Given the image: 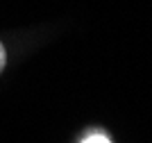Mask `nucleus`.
Instances as JSON below:
<instances>
[{
    "mask_svg": "<svg viewBox=\"0 0 152 143\" xmlns=\"http://www.w3.org/2000/svg\"><path fill=\"white\" fill-rule=\"evenodd\" d=\"M5 64H7V52H5V45L0 43V70L5 68Z\"/></svg>",
    "mask_w": 152,
    "mask_h": 143,
    "instance_id": "obj_2",
    "label": "nucleus"
},
{
    "mask_svg": "<svg viewBox=\"0 0 152 143\" xmlns=\"http://www.w3.org/2000/svg\"><path fill=\"white\" fill-rule=\"evenodd\" d=\"M80 143H111V139L104 136V134H100V132H93V134H89V136H84Z\"/></svg>",
    "mask_w": 152,
    "mask_h": 143,
    "instance_id": "obj_1",
    "label": "nucleus"
}]
</instances>
